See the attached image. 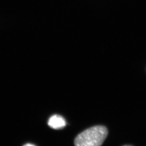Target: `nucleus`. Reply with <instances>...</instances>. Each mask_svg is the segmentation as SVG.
<instances>
[{
	"instance_id": "nucleus-1",
	"label": "nucleus",
	"mask_w": 146,
	"mask_h": 146,
	"mask_svg": "<svg viewBox=\"0 0 146 146\" xmlns=\"http://www.w3.org/2000/svg\"><path fill=\"white\" fill-rule=\"evenodd\" d=\"M108 131L103 125H96L83 131L75 138V146H101L107 138Z\"/></svg>"
},
{
	"instance_id": "nucleus-2",
	"label": "nucleus",
	"mask_w": 146,
	"mask_h": 146,
	"mask_svg": "<svg viewBox=\"0 0 146 146\" xmlns=\"http://www.w3.org/2000/svg\"><path fill=\"white\" fill-rule=\"evenodd\" d=\"M48 125L51 128L55 129H62L66 125L65 119L60 115H52L49 118L48 122Z\"/></svg>"
},
{
	"instance_id": "nucleus-3",
	"label": "nucleus",
	"mask_w": 146,
	"mask_h": 146,
	"mask_svg": "<svg viewBox=\"0 0 146 146\" xmlns=\"http://www.w3.org/2000/svg\"><path fill=\"white\" fill-rule=\"evenodd\" d=\"M23 146H36L35 145L32 144L28 143L24 145Z\"/></svg>"
},
{
	"instance_id": "nucleus-4",
	"label": "nucleus",
	"mask_w": 146,
	"mask_h": 146,
	"mask_svg": "<svg viewBox=\"0 0 146 146\" xmlns=\"http://www.w3.org/2000/svg\"><path fill=\"white\" fill-rule=\"evenodd\" d=\"M132 146V145H123V146Z\"/></svg>"
}]
</instances>
